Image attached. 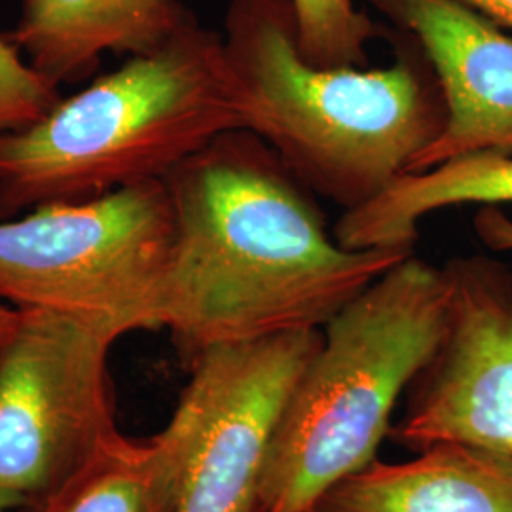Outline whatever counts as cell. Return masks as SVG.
I'll use <instances>...</instances> for the list:
<instances>
[{
    "mask_svg": "<svg viewBox=\"0 0 512 512\" xmlns=\"http://www.w3.org/2000/svg\"><path fill=\"white\" fill-rule=\"evenodd\" d=\"M175 215L162 329L184 365L222 344L323 330L414 255L348 249L313 192L249 129H232L164 179Z\"/></svg>",
    "mask_w": 512,
    "mask_h": 512,
    "instance_id": "obj_1",
    "label": "cell"
},
{
    "mask_svg": "<svg viewBox=\"0 0 512 512\" xmlns=\"http://www.w3.org/2000/svg\"><path fill=\"white\" fill-rule=\"evenodd\" d=\"M387 67L323 69L298 44L291 0H230L222 48L243 129L274 150L313 194L342 213L408 175L444 128L439 80L401 33Z\"/></svg>",
    "mask_w": 512,
    "mask_h": 512,
    "instance_id": "obj_2",
    "label": "cell"
},
{
    "mask_svg": "<svg viewBox=\"0 0 512 512\" xmlns=\"http://www.w3.org/2000/svg\"><path fill=\"white\" fill-rule=\"evenodd\" d=\"M232 129L243 118L222 35L194 19L156 52L61 97L35 124L0 131V220L164 181Z\"/></svg>",
    "mask_w": 512,
    "mask_h": 512,
    "instance_id": "obj_3",
    "label": "cell"
},
{
    "mask_svg": "<svg viewBox=\"0 0 512 512\" xmlns=\"http://www.w3.org/2000/svg\"><path fill=\"white\" fill-rule=\"evenodd\" d=\"M446 311L442 266L410 255L330 321L275 423L260 512H311L378 459L397 403L439 346Z\"/></svg>",
    "mask_w": 512,
    "mask_h": 512,
    "instance_id": "obj_4",
    "label": "cell"
},
{
    "mask_svg": "<svg viewBox=\"0 0 512 512\" xmlns=\"http://www.w3.org/2000/svg\"><path fill=\"white\" fill-rule=\"evenodd\" d=\"M175 241L164 181L0 220V300L71 315L122 338L162 330Z\"/></svg>",
    "mask_w": 512,
    "mask_h": 512,
    "instance_id": "obj_5",
    "label": "cell"
},
{
    "mask_svg": "<svg viewBox=\"0 0 512 512\" xmlns=\"http://www.w3.org/2000/svg\"><path fill=\"white\" fill-rule=\"evenodd\" d=\"M116 340L71 315L19 310L0 342L2 494L42 509L122 437L109 370Z\"/></svg>",
    "mask_w": 512,
    "mask_h": 512,
    "instance_id": "obj_6",
    "label": "cell"
},
{
    "mask_svg": "<svg viewBox=\"0 0 512 512\" xmlns=\"http://www.w3.org/2000/svg\"><path fill=\"white\" fill-rule=\"evenodd\" d=\"M323 330L222 344L198 355L171 420L183 433L179 512H260L275 423Z\"/></svg>",
    "mask_w": 512,
    "mask_h": 512,
    "instance_id": "obj_7",
    "label": "cell"
},
{
    "mask_svg": "<svg viewBox=\"0 0 512 512\" xmlns=\"http://www.w3.org/2000/svg\"><path fill=\"white\" fill-rule=\"evenodd\" d=\"M442 272L444 332L387 439L414 454L463 442L512 458V268L478 253L450 258Z\"/></svg>",
    "mask_w": 512,
    "mask_h": 512,
    "instance_id": "obj_8",
    "label": "cell"
},
{
    "mask_svg": "<svg viewBox=\"0 0 512 512\" xmlns=\"http://www.w3.org/2000/svg\"><path fill=\"white\" fill-rule=\"evenodd\" d=\"M412 38L439 80L446 122L408 175L467 156L512 158V37L458 0H366Z\"/></svg>",
    "mask_w": 512,
    "mask_h": 512,
    "instance_id": "obj_9",
    "label": "cell"
},
{
    "mask_svg": "<svg viewBox=\"0 0 512 512\" xmlns=\"http://www.w3.org/2000/svg\"><path fill=\"white\" fill-rule=\"evenodd\" d=\"M194 19L181 0H23L4 37L61 88L88 80L105 54L156 52Z\"/></svg>",
    "mask_w": 512,
    "mask_h": 512,
    "instance_id": "obj_10",
    "label": "cell"
},
{
    "mask_svg": "<svg viewBox=\"0 0 512 512\" xmlns=\"http://www.w3.org/2000/svg\"><path fill=\"white\" fill-rule=\"evenodd\" d=\"M311 512H512V458L439 442L408 461H372L330 488Z\"/></svg>",
    "mask_w": 512,
    "mask_h": 512,
    "instance_id": "obj_11",
    "label": "cell"
},
{
    "mask_svg": "<svg viewBox=\"0 0 512 512\" xmlns=\"http://www.w3.org/2000/svg\"><path fill=\"white\" fill-rule=\"evenodd\" d=\"M503 203H512V158L467 156L404 175L372 202L342 213L332 232L348 249H414L420 222L431 213Z\"/></svg>",
    "mask_w": 512,
    "mask_h": 512,
    "instance_id": "obj_12",
    "label": "cell"
},
{
    "mask_svg": "<svg viewBox=\"0 0 512 512\" xmlns=\"http://www.w3.org/2000/svg\"><path fill=\"white\" fill-rule=\"evenodd\" d=\"M184 440L169 420L148 439L118 437L40 512H179Z\"/></svg>",
    "mask_w": 512,
    "mask_h": 512,
    "instance_id": "obj_13",
    "label": "cell"
},
{
    "mask_svg": "<svg viewBox=\"0 0 512 512\" xmlns=\"http://www.w3.org/2000/svg\"><path fill=\"white\" fill-rule=\"evenodd\" d=\"M306 61L323 67H366L368 44L380 35L355 0H291Z\"/></svg>",
    "mask_w": 512,
    "mask_h": 512,
    "instance_id": "obj_14",
    "label": "cell"
},
{
    "mask_svg": "<svg viewBox=\"0 0 512 512\" xmlns=\"http://www.w3.org/2000/svg\"><path fill=\"white\" fill-rule=\"evenodd\" d=\"M61 97V88L35 71L8 38L0 37V131L35 124Z\"/></svg>",
    "mask_w": 512,
    "mask_h": 512,
    "instance_id": "obj_15",
    "label": "cell"
},
{
    "mask_svg": "<svg viewBox=\"0 0 512 512\" xmlns=\"http://www.w3.org/2000/svg\"><path fill=\"white\" fill-rule=\"evenodd\" d=\"M476 238L490 251H512V219L497 205H486L473 219Z\"/></svg>",
    "mask_w": 512,
    "mask_h": 512,
    "instance_id": "obj_16",
    "label": "cell"
},
{
    "mask_svg": "<svg viewBox=\"0 0 512 512\" xmlns=\"http://www.w3.org/2000/svg\"><path fill=\"white\" fill-rule=\"evenodd\" d=\"M495 25L512 31V0H458Z\"/></svg>",
    "mask_w": 512,
    "mask_h": 512,
    "instance_id": "obj_17",
    "label": "cell"
},
{
    "mask_svg": "<svg viewBox=\"0 0 512 512\" xmlns=\"http://www.w3.org/2000/svg\"><path fill=\"white\" fill-rule=\"evenodd\" d=\"M19 321V310L8 302L0 300V342L16 329Z\"/></svg>",
    "mask_w": 512,
    "mask_h": 512,
    "instance_id": "obj_18",
    "label": "cell"
},
{
    "mask_svg": "<svg viewBox=\"0 0 512 512\" xmlns=\"http://www.w3.org/2000/svg\"><path fill=\"white\" fill-rule=\"evenodd\" d=\"M27 509L19 499L0 492V512H19Z\"/></svg>",
    "mask_w": 512,
    "mask_h": 512,
    "instance_id": "obj_19",
    "label": "cell"
},
{
    "mask_svg": "<svg viewBox=\"0 0 512 512\" xmlns=\"http://www.w3.org/2000/svg\"><path fill=\"white\" fill-rule=\"evenodd\" d=\"M19 512H40V511H38V509H23V511H19Z\"/></svg>",
    "mask_w": 512,
    "mask_h": 512,
    "instance_id": "obj_20",
    "label": "cell"
}]
</instances>
